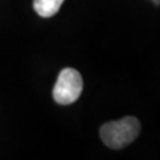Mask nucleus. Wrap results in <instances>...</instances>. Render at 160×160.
Listing matches in <instances>:
<instances>
[{"instance_id":"obj_4","label":"nucleus","mask_w":160,"mask_h":160,"mask_svg":"<svg viewBox=\"0 0 160 160\" xmlns=\"http://www.w3.org/2000/svg\"><path fill=\"white\" fill-rule=\"evenodd\" d=\"M152 1L154 2L155 5H159V4H160V0H152Z\"/></svg>"},{"instance_id":"obj_2","label":"nucleus","mask_w":160,"mask_h":160,"mask_svg":"<svg viewBox=\"0 0 160 160\" xmlns=\"http://www.w3.org/2000/svg\"><path fill=\"white\" fill-rule=\"evenodd\" d=\"M83 89V81L81 74L72 68L63 69L59 75L56 84L53 87V98L59 104L74 103Z\"/></svg>"},{"instance_id":"obj_1","label":"nucleus","mask_w":160,"mask_h":160,"mask_svg":"<svg viewBox=\"0 0 160 160\" xmlns=\"http://www.w3.org/2000/svg\"><path fill=\"white\" fill-rule=\"evenodd\" d=\"M140 133V122L134 116H126L119 121L104 123L100 129L102 141L109 148L121 149L128 146Z\"/></svg>"},{"instance_id":"obj_3","label":"nucleus","mask_w":160,"mask_h":160,"mask_svg":"<svg viewBox=\"0 0 160 160\" xmlns=\"http://www.w3.org/2000/svg\"><path fill=\"white\" fill-rule=\"evenodd\" d=\"M64 0H33V8L43 18L55 16L61 8Z\"/></svg>"}]
</instances>
